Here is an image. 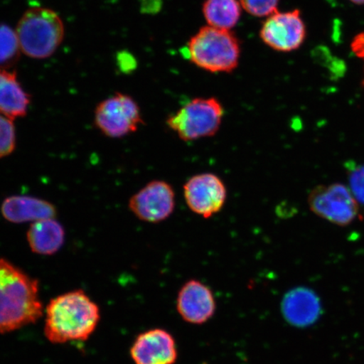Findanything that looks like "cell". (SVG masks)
Wrapping results in <instances>:
<instances>
[{
  "label": "cell",
  "mask_w": 364,
  "mask_h": 364,
  "mask_svg": "<svg viewBox=\"0 0 364 364\" xmlns=\"http://www.w3.org/2000/svg\"><path fill=\"white\" fill-rule=\"evenodd\" d=\"M43 315L38 281L0 258V334L34 324Z\"/></svg>",
  "instance_id": "6da1fadb"
},
{
  "label": "cell",
  "mask_w": 364,
  "mask_h": 364,
  "mask_svg": "<svg viewBox=\"0 0 364 364\" xmlns=\"http://www.w3.org/2000/svg\"><path fill=\"white\" fill-rule=\"evenodd\" d=\"M45 311L44 334L53 344L87 340L101 318L97 304L81 289L50 300Z\"/></svg>",
  "instance_id": "7a4b0ae2"
},
{
  "label": "cell",
  "mask_w": 364,
  "mask_h": 364,
  "mask_svg": "<svg viewBox=\"0 0 364 364\" xmlns=\"http://www.w3.org/2000/svg\"><path fill=\"white\" fill-rule=\"evenodd\" d=\"M21 52L31 58L44 59L57 51L65 38V25L51 9L33 7L16 26Z\"/></svg>",
  "instance_id": "3957f363"
},
{
  "label": "cell",
  "mask_w": 364,
  "mask_h": 364,
  "mask_svg": "<svg viewBox=\"0 0 364 364\" xmlns=\"http://www.w3.org/2000/svg\"><path fill=\"white\" fill-rule=\"evenodd\" d=\"M188 51L196 66L211 73H230L239 65L240 44L231 31L206 26L190 39Z\"/></svg>",
  "instance_id": "277c9868"
},
{
  "label": "cell",
  "mask_w": 364,
  "mask_h": 364,
  "mask_svg": "<svg viewBox=\"0 0 364 364\" xmlns=\"http://www.w3.org/2000/svg\"><path fill=\"white\" fill-rule=\"evenodd\" d=\"M224 107L217 98H196L168 117L169 129L186 142L215 136L224 117Z\"/></svg>",
  "instance_id": "5b68a950"
},
{
  "label": "cell",
  "mask_w": 364,
  "mask_h": 364,
  "mask_svg": "<svg viewBox=\"0 0 364 364\" xmlns=\"http://www.w3.org/2000/svg\"><path fill=\"white\" fill-rule=\"evenodd\" d=\"M95 124L109 138L121 139L136 133L144 120L138 103L129 95L117 93L99 103Z\"/></svg>",
  "instance_id": "8992f818"
},
{
  "label": "cell",
  "mask_w": 364,
  "mask_h": 364,
  "mask_svg": "<svg viewBox=\"0 0 364 364\" xmlns=\"http://www.w3.org/2000/svg\"><path fill=\"white\" fill-rule=\"evenodd\" d=\"M311 210L323 220L344 227L359 216V204L348 186L341 183L321 185L309 195Z\"/></svg>",
  "instance_id": "52a82bcc"
},
{
  "label": "cell",
  "mask_w": 364,
  "mask_h": 364,
  "mask_svg": "<svg viewBox=\"0 0 364 364\" xmlns=\"http://www.w3.org/2000/svg\"><path fill=\"white\" fill-rule=\"evenodd\" d=\"M260 36L272 49L289 53L301 47L306 38V27L299 10L277 11L267 17Z\"/></svg>",
  "instance_id": "ba28073f"
},
{
  "label": "cell",
  "mask_w": 364,
  "mask_h": 364,
  "mask_svg": "<svg viewBox=\"0 0 364 364\" xmlns=\"http://www.w3.org/2000/svg\"><path fill=\"white\" fill-rule=\"evenodd\" d=\"M184 196L186 204L196 215L209 218L224 208L227 188L220 177L213 173L196 175L186 182Z\"/></svg>",
  "instance_id": "9c48e42d"
},
{
  "label": "cell",
  "mask_w": 364,
  "mask_h": 364,
  "mask_svg": "<svg viewBox=\"0 0 364 364\" xmlns=\"http://www.w3.org/2000/svg\"><path fill=\"white\" fill-rule=\"evenodd\" d=\"M129 207L144 222L157 224L165 221L175 210L174 190L166 181H150L130 198Z\"/></svg>",
  "instance_id": "30bf717a"
},
{
  "label": "cell",
  "mask_w": 364,
  "mask_h": 364,
  "mask_svg": "<svg viewBox=\"0 0 364 364\" xmlns=\"http://www.w3.org/2000/svg\"><path fill=\"white\" fill-rule=\"evenodd\" d=\"M130 355L135 364H175L178 352L170 332L156 328L136 336Z\"/></svg>",
  "instance_id": "8fae6325"
},
{
  "label": "cell",
  "mask_w": 364,
  "mask_h": 364,
  "mask_svg": "<svg viewBox=\"0 0 364 364\" xmlns=\"http://www.w3.org/2000/svg\"><path fill=\"white\" fill-rule=\"evenodd\" d=\"M176 309L183 321L203 325L215 316L216 301L213 291L198 280L186 282L176 299Z\"/></svg>",
  "instance_id": "7c38bea8"
},
{
  "label": "cell",
  "mask_w": 364,
  "mask_h": 364,
  "mask_svg": "<svg viewBox=\"0 0 364 364\" xmlns=\"http://www.w3.org/2000/svg\"><path fill=\"white\" fill-rule=\"evenodd\" d=\"M281 311L289 325L306 328L318 320L322 308L320 299L313 290L300 287L284 295Z\"/></svg>",
  "instance_id": "4fadbf2b"
},
{
  "label": "cell",
  "mask_w": 364,
  "mask_h": 364,
  "mask_svg": "<svg viewBox=\"0 0 364 364\" xmlns=\"http://www.w3.org/2000/svg\"><path fill=\"white\" fill-rule=\"evenodd\" d=\"M1 213L13 224H24L55 218L57 209L51 203L30 196H11L4 200Z\"/></svg>",
  "instance_id": "5bb4252c"
},
{
  "label": "cell",
  "mask_w": 364,
  "mask_h": 364,
  "mask_svg": "<svg viewBox=\"0 0 364 364\" xmlns=\"http://www.w3.org/2000/svg\"><path fill=\"white\" fill-rule=\"evenodd\" d=\"M31 97L14 70H0V115L15 121L28 112Z\"/></svg>",
  "instance_id": "9a60e30c"
},
{
  "label": "cell",
  "mask_w": 364,
  "mask_h": 364,
  "mask_svg": "<svg viewBox=\"0 0 364 364\" xmlns=\"http://www.w3.org/2000/svg\"><path fill=\"white\" fill-rule=\"evenodd\" d=\"M31 252L41 256H52L65 244V228L55 218H48L31 224L26 234Z\"/></svg>",
  "instance_id": "2e32d148"
},
{
  "label": "cell",
  "mask_w": 364,
  "mask_h": 364,
  "mask_svg": "<svg viewBox=\"0 0 364 364\" xmlns=\"http://www.w3.org/2000/svg\"><path fill=\"white\" fill-rule=\"evenodd\" d=\"M241 9L239 0H205L203 14L208 26L231 31L238 24Z\"/></svg>",
  "instance_id": "e0dca14e"
},
{
  "label": "cell",
  "mask_w": 364,
  "mask_h": 364,
  "mask_svg": "<svg viewBox=\"0 0 364 364\" xmlns=\"http://www.w3.org/2000/svg\"><path fill=\"white\" fill-rule=\"evenodd\" d=\"M21 48L16 30L0 24V70H11L19 60Z\"/></svg>",
  "instance_id": "ac0fdd59"
},
{
  "label": "cell",
  "mask_w": 364,
  "mask_h": 364,
  "mask_svg": "<svg viewBox=\"0 0 364 364\" xmlns=\"http://www.w3.org/2000/svg\"><path fill=\"white\" fill-rule=\"evenodd\" d=\"M345 169L350 191L358 204L364 206V164L350 161L345 163Z\"/></svg>",
  "instance_id": "d6986e66"
},
{
  "label": "cell",
  "mask_w": 364,
  "mask_h": 364,
  "mask_svg": "<svg viewBox=\"0 0 364 364\" xmlns=\"http://www.w3.org/2000/svg\"><path fill=\"white\" fill-rule=\"evenodd\" d=\"M14 121L0 115V159L10 156L16 146V132Z\"/></svg>",
  "instance_id": "ffe728a7"
},
{
  "label": "cell",
  "mask_w": 364,
  "mask_h": 364,
  "mask_svg": "<svg viewBox=\"0 0 364 364\" xmlns=\"http://www.w3.org/2000/svg\"><path fill=\"white\" fill-rule=\"evenodd\" d=\"M241 7L250 15L268 17L277 11L279 0H239Z\"/></svg>",
  "instance_id": "44dd1931"
},
{
  "label": "cell",
  "mask_w": 364,
  "mask_h": 364,
  "mask_svg": "<svg viewBox=\"0 0 364 364\" xmlns=\"http://www.w3.org/2000/svg\"><path fill=\"white\" fill-rule=\"evenodd\" d=\"M351 48L355 55L363 59L364 61V33H359L355 36Z\"/></svg>",
  "instance_id": "7402d4cb"
},
{
  "label": "cell",
  "mask_w": 364,
  "mask_h": 364,
  "mask_svg": "<svg viewBox=\"0 0 364 364\" xmlns=\"http://www.w3.org/2000/svg\"><path fill=\"white\" fill-rule=\"evenodd\" d=\"M350 1H352L353 3L357 4H364V0H350Z\"/></svg>",
  "instance_id": "603a6c76"
}]
</instances>
